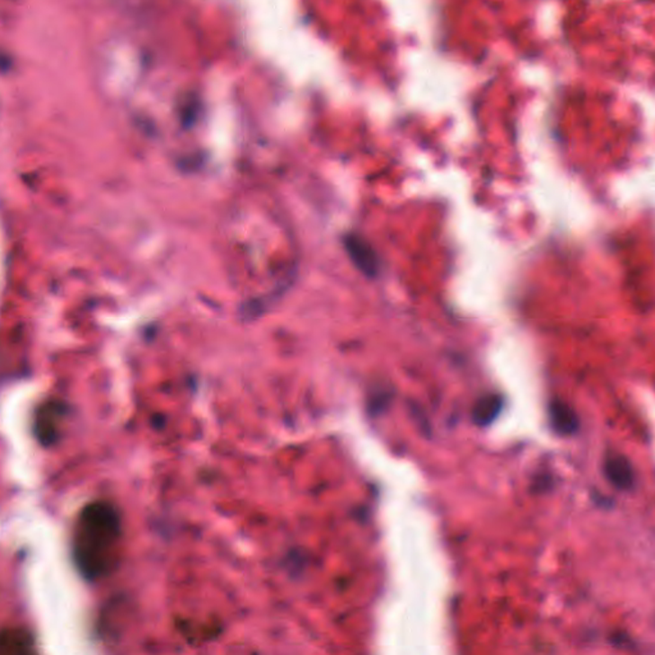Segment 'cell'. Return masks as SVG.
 <instances>
[{
	"instance_id": "obj_1",
	"label": "cell",
	"mask_w": 655,
	"mask_h": 655,
	"mask_svg": "<svg viewBox=\"0 0 655 655\" xmlns=\"http://www.w3.org/2000/svg\"><path fill=\"white\" fill-rule=\"evenodd\" d=\"M123 525L119 512L107 500L87 504L77 516L72 533V558L89 581L113 573L122 557Z\"/></svg>"
},
{
	"instance_id": "obj_2",
	"label": "cell",
	"mask_w": 655,
	"mask_h": 655,
	"mask_svg": "<svg viewBox=\"0 0 655 655\" xmlns=\"http://www.w3.org/2000/svg\"><path fill=\"white\" fill-rule=\"evenodd\" d=\"M65 404L44 403L35 416V434L42 445H51L59 438L60 427L66 418Z\"/></svg>"
},
{
	"instance_id": "obj_3",
	"label": "cell",
	"mask_w": 655,
	"mask_h": 655,
	"mask_svg": "<svg viewBox=\"0 0 655 655\" xmlns=\"http://www.w3.org/2000/svg\"><path fill=\"white\" fill-rule=\"evenodd\" d=\"M0 655H38L34 636L25 627H7L0 636Z\"/></svg>"
},
{
	"instance_id": "obj_4",
	"label": "cell",
	"mask_w": 655,
	"mask_h": 655,
	"mask_svg": "<svg viewBox=\"0 0 655 655\" xmlns=\"http://www.w3.org/2000/svg\"><path fill=\"white\" fill-rule=\"evenodd\" d=\"M346 249L353 264L367 277H376L379 271V261L376 252L361 238L351 235L347 238Z\"/></svg>"
},
{
	"instance_id": "obj_5",
	"label": "cell",
	"mask_w": 655,
	"mask_h": 655,
	"mask_svg": "<svg viewBox=\"0 0 655 655\" xmlns=\"http://www.w3.org/2000/svg\"><path fill=\"white\" fill-rule=\"evenodd\" d=\"M549 420L555 433L560 436H572L580 425L578 415L563 401H553L549 404Z\"/></svg>"
},
{
	"instance_id": "obj_6",
	"label": "cell",
	"mask_w": 655,
	"mask_h": 655,
	"mask_svg": "<svg viewBox=\"0 0 655 655\" xmlns=\"http://www.w3.org/2000/svg\"><path fill=\"white\" fill-rule=\"evenodd\" d=\"M605 474L606 479L618 489H629L635 482V473L626 457L612 455L606 458Z\"/></svg>"
},
{
	"instance_id": "obj_7",
	"label": "cell",
	"mask_w": 655,
	"mask_h": 655,
	"mask_svg": "<svg viewBox=\"0 0 655 655\" xmlns=\"http://www.w3.org/2000/svg\"><path fill=\"white\" fill-rule=\"evenodd\" d=\"M502 407L503 400L500 395L491 394L482 398L478 404H476L475 412H474V418H475L476 424H491V422L496 420L497 416L500 415Z\"/></svg>"
}]
</instances>
